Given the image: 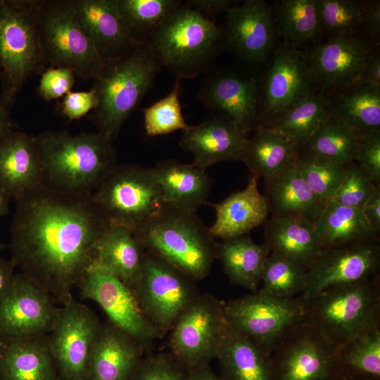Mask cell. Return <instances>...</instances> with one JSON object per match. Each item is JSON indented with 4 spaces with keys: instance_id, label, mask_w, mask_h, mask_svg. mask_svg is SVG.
Segmentation results:
<instances>
[{
    "instance_id": "obj_1",
    "label": "cell",
    "mask_w": 380,
    "mask_h": 380,
    "mask_svg": "<svg viewBox=\"0 0 380 380\" xmlns=\"http://www.w3.org/2000/svg\"><path fill=\"white\" fill-rule=\"evenodd\" d=\"M11 260L20 272L60 306L94 262L97 241L108 224L91 194L68 193L41 184L15 201Z\"/></svg>"
},
{
    "instance_id": "obj_2",
    "label": "cell",
    "mask_w": 380,
    "mask_h": 380,
    "mask_svg": "<svg viewBox=\"0 0 380 380\" xmlns=\"http://www.w3.org/2000/svg\"><path fill=\"white\" fill-rule=\"evenodd\" d=\"M42 184L59 191L91 194L117 165L113 141L99 132L72 134L46 130L34 137Z\"/></svg>"
},
{
    "instance_id": "obj_3",
    "label": "cell",
    "mask_w": 380,
    "mask_h": 380,
    "mask_svg": "<svg viewBox=\"0 0 380 380\" xmlns=\"http://www.w3.org/2000/svg\"><path fill=\"white\" fill-rule=\"evenodd\" d=\"M162 68L148 42L137 43L106 62L92 87L96 106L90 117L98 132L113 141L125 120L152 88Z\"/></svg>"
},
{
    "instance_id": "obj_4",
    "label": "cell",
    "mask_w": 380,
    "mask_h": 380,
    "mask_svg": "<svg viewBox=\"0 0 380 380\" xmlns=\"http://www.w3.org/2000/svg\"><path fill=\"white\" fill-rule=\"evenodd\" d=\"M148 42L162 66L180 80L212 70L214 60L226 48L224 27L186 3L166 18Z\"/></svg>"
},
{
    "instance_id": "obj_5",
    "label": "cell",
    "mask_w": 380,
    "mask_h": 380,
    "mask_svg": "<svg viewBox=\"0 0 380 380\" xmlns=\"http://www.w3.org/2000/svg\"><path fill=\"white\" fill-rule=\"evenodd\" d=\"M305 319L336 347L380 328L379 274L305 300Z\"/></svg>"
},
{
    "instance_id": "obj_6",
    "label": "cell",
    "mask_w": 380,
    "mask_h": 380,
    "mask_svg": "<svg viewBox=\"0 0 380 380\" xmlns=\"http://www.w3.org/2000/svg\"><path fill=\"white\" fill-rule=\"evenodd\" d=\"M134 234L146 251L193 280L205 277L216 257L217 243L196 213L165 205L156 217Z\"/></svg>"
},
{
    "instance_id": "obj_7",
    "label": "cell",
    "mask_w": 380,
    "mask_h": 380,
    "mask_svg": "<svg viewBox=\"0 0 380 380\" xmlns=\"http://www.w3.org/2000/svg\"><path fill=\"white\" fill-rule=\"evenodd\" d=\"M38 2L0 0V98L10 106L25 82L45 63Z\"/></svg>"
},
{
    "instance_id": "obj_8",
    "label": "cell",
    "mask_w": 380,
    "mask_h": 380,
    "mask_svg": "<svg viewBox=\"0 0 380 380\" xmlns=\"http://www.w3.org/2000/svg\"><path fill=\"white\" fill-rule=\"evenodd\" d=\"M109 224L134 232L146 227L165 208L160 187L151 168L138 164L117 165L91 194Z\"/></svg>"
},
{
    "instance_id": "obj_9",
    "label": "cell",
    "mask_w": 380,
    "mask_h": 380,
    "mask_svg": "<svg viewBox=\"0 0 380 380\" xmlns=\"http://www.w3.org/2000/svg\"><path fill=\"white\" fill-rule=\"evenodd\" d=\"M40 45L44 63L95 80L106 62L81 27L70 0L38 2Z\"/></svg>"
},
{
    "instance_id": "obj_10",
    "label": "cell",
    "mask_w": 380,
    "mask_h": 380,
    "mask_svg": "<svg viewBox=\"0 0 380 380\" xmlns=\"http://www.w3.org/2000/svg\"><path fill=\"white\" fill-rule=\"evenodd\" d=\"M226 322L271 355L279 341L305 319L302 296L280 298L260 290L221 303Z\"/></svg>"
},
{
    "instance_id": "obj_11",
    "label": "cell",
    "mask_w": 380,
    "mask_h": 380,
    "mask_svg": "<svg viewBox=\"0 0 380 380\" xmlns=\"http://www.w3.org/2000/svg\"><path fill=\"white\" fill-rule=\"evenodd\" d=\"M190 277L146 251L139 275L131 289L142 312L160 331L171 329L196 296Z\"/></svg>"
},
{
    "instance_id": "obj_12",
    "label": "cell",
    "mask_w": 380,
    "mask_h": 380,
    "mask_svg": "<svg viewBox=\"0 0 380 380\" xmlns=\"http://www.w3.org/2000/svg\"><path fill=\"white\" fill-rule=\"evenodd\" d=\"M272 380H334L340 372L337 347L306 319L270 355Z\"/></svg>"
},
{
    "instance_id": "obj_13",
    "label": "cell",
    "mask_w": 380,
    "mask_h": 380,
    "mask_svg": "<svg viewBox=\"0 0 380 380\" xmlns=\"http://www.w3.org/2000/svg\"><path fill=\"white\" fill-rule=\"evenodd\" d=\"M225 323L221 302L210 295L196 296L171 329V355L186 370L208 365Z\"/></svg>"
},
{
    "instance_id": "obj_14",
    "label": "cell",
    "mask_w": 380,
    "mask_h": 380,
    "mask_svg": "<svg viewBox=\"0 0 380 380\" xmlns=\"http://www.w3.org/2000/svg\"><path fill=\"white\" fill-rule=\"evenodd\" d=\"M101 325L90 308L75 299L60 306L49 334L60 380H87L91 353Z\"/></svg>"
},
{
    "instance_id": "obj_15",
    "label": "cell",
    "mask_w": 380,
    "mask_h": 380,
    "mask_svg": "<svg viewBox=\"0 0 380 380\" xmlns=\"http://www.w3.org/2000/svg\"><path fill=\"white\" fill-rule=\"evenodd\" d=\"M77 286L82 299L96 302L110 324L144 349L158 337L161 331L146 317L132 289L113 274L93 262Z\"/></svg>"
},
{
    "instance_id": "obj_16",
    "label": "cell",
    "mask_w": 380,
    "mask_h": 380,
    "mask_svg": "<svg viewBox=\"0 0 380 380\" xmlns=\"http://www.w3.org/2000/svg\"><path fill=\"white\" fill-rule=\"evenodd\" d=\"M60 307L38 285L20 272L0 300V338H21L49 334Z\"/></svg>"
},
{
    "instance_id": "obj_17",
    "label": "cell",
    "mask_w": 380,
    "mask_h": 380,
    "mask_svg": "<svg viewBox=\"0 0 380 380\" xmlns=\"http://www.w3.org/2000/svg\"><path fill=\"white\" fill-rule=\"evenodd\" d=\"M315 87L305 53L284 44L275 52L266 75L258 127H272Z\"/></svg>"
},
{
    "instance_id": "obj_18",
    "label": "cell",
    "mask_w": 380,
    "mask_h": 380,
    "mask_svg": "<svg viewBox=\"0 0 380 380\" xmlns=\"http://www.w3.org/2000/svg\"><path fill=\"white\" fill-rule=\"evenodd\" d=\"M377 44L361 34L316 43L305 54L315 84L335 92L355 84Z\"/></svg>"
},
{
    "instance_id": "obj_19",
    "label": "cell",
    "mask_w": 380,
    "mask_h": 380,
    "mask_svg": "<svg viewBox=\"0 0 380 380\" xmlns=\"http://www.w3.org/2000/svg\"><path fill=\"white\" fill-rule=\"evenodd\" d=\"M379 267L378 239L324 248L307 271V285L301 296L308 300L328 288L372 277L379 274Z\"/></svg>"
},
{
    "instance_id": "obj_20",
    "label": "cell",
    "mask_w": 380,
    "mask_h": 380,
    "mask_svg": "<svg viewBox=\"0 0 380 380\" xmlns=\"http://www.w3.org/2000/svg\"><path fill=\"white\" fill-rule=\"evenodd\" d=\"M196 98L214 115L234 122L246 136L258 126V87L253 77L210 70L205 73Z\"/></svg>"
},
{
    "instance_id": "obj_21",
    "label": "cell",
    "mask_w": 380,
    "mask_h": 380,
    "mask_svg": "<svg viewBox=\"0 0 380 380\" xmlns=\"http://www.w3.org/2000/svg\"><path fill=\"white\" fill-rule=\"evenodd\" d=\"M225 47L251 63L263 61L273 48L272 8L262 0H246L225 12Z\"/></svg>"
},
{
    "instance_id": "obj_22",
    "label": "cell",
    "mask_w": 380,
    "mask_h": 380,
    "mask_svg": "<svg viewBox=\"0 0 380 380\" xmlns=\"http://www.w3.org/2000/svg\"><path fill=\"white\" fill-rule=\"evenodd\" d=\"M248 139L231 120L213 115L198 125L189 126L179 144L191 153L193 165L206 170L216 163L243 161Z\"/></svg>"
},
{
    "instance_id": "obj_23",
    "label": "cell",
    "mask_w": 380,
    "mask_h": 380,
    "mask_svg": "<svg viewBox=\"0 0 380 380\" xmlns=\"http://www.w3.org/2000/svg\"><path fill=\"white\" fill-rule=\"evenodd\" d=\"M83 31L106 62L137 43L127 27L117 0H70Z\"/></svg>"
},
{
    "instance_id": "obj_24",
    "label": "cell",
    "mask_w": 380,
    "mask_h": 380,
    "mask_svg": "<svg viewBox=\"0 0 380 380\" xmlns=\"http://www.w3.org/2000/svg\"><path fill=\"white\" fill-rule=\"evenodd\" d=\"M42 182V168L34 137L12 130L0 139V188L20 198Z\"/></svg>"
},
{
    "instance_id": "obj_25",
    "label": "cell",
    "mask_w": 380,
    "mask_h": 380,
    "mask_svg": "<svg viewBox=\"0 0 380 380\" xmlns=\"http://www.w3.org/2000/svg\"><path fill=\"white\" fill-rule=\"evenodd\" d=\"M256 175H252L246 186L230 194L220 203L206 202L215 212V220L208 227L213 239H234L248 234L267 220L270 205L266 196L258 190Z\"/></svg>"
},
{
    "instance_id": "obj_26",
    "label": "cell",
    "mask_w": 380,
    "mask_h": 380,
    "mask_svg": "<svg viewBox=\"0 0 380 380\" xmlns=\"http://www.w3.org/2000/svg\"><path fill=\"white\" fill-rule=\"evenodd\" d=\"M145 349L109 322L102 324L91 353L87 380H129Z\"/></svg>"
},
{
    "instance_id": "obj_27",
    "label": "cell",
    "mask_w": 380,
    "mask_h": 380,
    "mask_svg": "<svg viewBox=\"0 0 380 380\" xmlns=\"http://www.w3.org/2000/svg\"><path fill=\"white\" fill-rule=\"evenodd\" d=\"M1 380H60L49 334L0 338Z\"/></svg>"
},
{
    "instance_id": "obj_28",
    "label": "cell",
    "mask_w": 380,
    "mask_h": 380,
    "mask_svg": "<svg viewBox=\"0 0 380 380\" xmlns=\"http://www.w3.org/2000/svg\"><path fill=\"white\" fill-rule=\"evenodd\" d=\"M165 205L184 212L196 213L207 202L212 179L194 165L173 159L158 162L151 168Z\"/></svg>"
},
{
    "instance_id": "obj_29",
    "label": "cell",
    "mask_w": 380,
    "mask_h": 380,
    "mask_svg": "<svg viewBox=\"0 0 380 380\" xmlns=\"http://www.w3.org/2000/svg\"><path fill=\"white\" fill-rule=\"evenodd\" d=\"M265 243L305 271L324 250L315 222L295 217H272L265 222Z\"/></svg>"
},
{
    "instance_id": "obj_30",
    "label": "cell",
    "mask_w": 380,
    "mask_h": 380,
    "mask_svg": "<svg viewBox=\"0 0 380 380\" xmlns=\"http://www.w3.org/2000/svg\"><path fill=\"white\" fill-rule=\"evenodd\" d=\"M145 251L132 229L108 223L96 244L94 263L132 289L139 275Z\"/></svg>"
},
{
    "instance_id": "obj_31",
    "label": "cell",
    "mask_w": 380,
    "mask_h": 380,
    "mask_svg": "<svg viewBox=\"0 0 380 380\" xmlns=\"http://www.w3.org/2000/svg\"><path fill=\"white\" fill-rule=\"evenodd\" d=\"M215 358L224 380H272L270 355L227 322Z\"/></svg>"
},
{
    "instance_id": "obj_32",
    "label": "cell",
    "mask_w": 380,
    "mask_h": 380,
    "mask_svg": "<svg viewBox=\"0 0 380 380\" xmlns=\"http://www.w3.org/2000/svg\"><path fill=\"white\" fill-rule=\"evenodd\" d=\"M272 217H295L315 221L326 203L313 193L293 164L265 182Z\"/></svg>"
},
{
    "instance_id": "obj_33",
    "label": "cell",
    "mask_w": 380,
    "mask_h": 380,
    "mask_svg": "<svg viewBox=\"0 0 380 380\" xmlns=\"http://www.w3.org/2000/svg\"><path fill=\"white\" fill-rule=\"evenodd\" d=\"M299 153L300 148L276 128L259 126L248 139L243 162L266 182L293 165Z\"/></svg>"
},
{
    "instance_id": "obj_34",
    "label": "cell",
    "mask_w": 380,
    "mask_h": 380,
    "mask_svg": "<svg viewBox=\"0 0 380 380\" xmlns=\"http://www.w3.org/2000/svg\"><path fill=\"white\" fill-rule=\"evenodd\" d=\"M270 253L266 243H255L248 234L222 240L216 246V257L229 279L252 293L258 291Z\"/></svg>"
},
{
    "instance_id": "obj_35",
    "label": "cell",
    "mask_w": 380,
    "mask_h": 380,
    "mask_svg": "<svg viewBox=\"0 0 380 380\" xmlns=\"http://www.w3.org/2000/svg\"><path fill=\"white\" fill-rule=\"evenodd\" d=\"M328 98L331 113L362 139L380 131V89L354 84Z\"/></svg>"
},
{
    "instance_id": "obj_36",
    "label": "cell",
    "mask_w": 380,
    "mask_h": 380,
    "mask_svg": "<svg viewBox=\"0 0 380 380\" xmlns=\"http://www.w3.org/2000/svg\"><path fill=\"white\" fill-rule=\"evenodd\" d=\"M276 30L284 44L298 49L308 43L316 44L322 34L318 0H281L272 9Z\"/></svg>"
},
{
    "instance_id": "obj_37",
    "label": "cell",
    "mask_w": 380,
    "mask_h": 380,
    "mask_svg": "<svg viewBox=\"0 0 380 380\" xmlns=\"http://www.w3.org/2000/svg\"><path fill=\"white\" fill-rule=\"evenodd\" d=\"M315 225L324 249L375 239L369 236L361 209L343 206L333 200L327 202Z\"/></svg>"
},
{
    "instance_id": "obj_38",
    "label": "cell",
    "mask_w": 380,
    "mask_h": 380,
    "mask_svg": "<svg viewBox=\"0 0 380 380\" xmlns=\"http://www.w3.org/2000/svg\"><path fill=\"white\" fill-rule=\"evenodd\" d=\"M331 113L328 97L315 91L285 113L272 127L300 149Z\"/></svg>"
},
{
    "instance_id": "obj_39",
    "label": "cell",
    "mask_w": 380,
    "mask_h": 380,
    "mask_svg": "<svg viewBox=\"0 0 380 380\" xmlns=\"http://www.w3.org/2000/svg\"><path fill=\"white\" fill-rule=\"evenodd\" d=\"M361 140L346 123L331 113L300 150L348 164L356 160Z\"/></svg>"
},
{
    "instance_id": "obj_40",
    "label": "cell",
    "mask_w": 380,
    "mask_h": 380,
    "mask_svg": "<svg viewBox=\"0 0 380 380\" xmlns=\"http://www.w3.org/2000/svg\"><path fill=\"white\" fill-rule=\"evenodd\" d=\"M341 370L360 380H380V328L337 347Z\"/></svg>"
},
{
    "instance_id": "obj_41",
    "label": "cell",
    "mask_w": 380,
    "mask_h": 380,
    "mask_svg": "<svg viewBox=\"0 0 380 380\" xmlns=\"http://www.w3.org/2000/svg\"><path fill=\"white\" fill-rule=\"evenodd\" d=\"M120 13L134 39L146 42L182 4L177 0H117Z\"/></svg>"
},
{
    "instance_id": "obj_42",
    "label": "cell",
    "mask_w": 380,
    "mask_h": 380,
    "mask_svg": "<svg viewBox=\"0 0 380 380\" xmlns=\"http://www.w3.org/2000/svg\"><path fill=\"white\" fill-rule=\"evenodd\" d=\"M348 164L300 149L294 163L311 190L324 203L334 196L346 176Z\"/></svg>"
},
{
    "instance_id": "obj_43",
    "label": "cell",
    "mask_w": 380,
    "mask_h": 380,
    "mask_svg": "<svg viewBox=\"0 0 380 380\" xmlns=\"http://www.w3.org/2000/svg\"><path fill=\"white\" fill-rule=\"evenodd\" d=\"M260 291L274 297L292 298L301 296L307 285V271L270 252L261 277Z\"/></svg>"
},
{
    "instance_id": "obj_44",
    "label": "cell",
    "mask_w": 380,
    "mask_h": 380,
    "mask_svg": "<svg viewBox=\"0 0 380 380\" xmlns=\"http://www.w3.org/2000/svg\"><path fill=\"white\" fill-rule=\"evenodd\" d=\"M322 34L328 39L362 34L365 2L355 0H318Z\"/></svg>"
},
{
    "instance_id": "obj_45",
    "label": "cell",
    "mask_w": 380,
    "mask_h": 380,
    "mask_svg": "<svg viewBox=\"0 0 380 380\" xmlns=\"http://www.w3.org/2000/svg\"><path fill=\"white\" fill-rule=\"evenodd\" d=\"M181 80L177 79L171 91L151 106L143 108L144 129L148 136L156 137L186 129L179 101Z\"/></svg>"
},
{
    "instance_id": "obj_46",
    "label": "cell",
    "mask_w": 380,
    "mask_h": 380,
    "mask_svg": "<svg viewBox=\"0 0 380 380\" xmlns=\"http://www.w3.org/2000/svg\"><path fill=\"white\" fill-rule=\"evenodd\" d=\"M376 185L366 170L353 161L348 165L346 176L331 200L343 206L362 210Z\"/></svg>"
},
{
    "instance_id": "obj_47",
    "label": "cell",
    "mask_w": 380,
    "mask_h": 380,
    "mask_svg": "<svg viewBox=\"0 0 380 380\" xmlns=\"http://www.w3.org/2000/svg\"><path fill=\"white\" fill-rule=\"evenodd\" d=\"M187 370L172 355L144 357L129 380H186Z\"/></svg>"
},
{
    "instance_id": "obj_48",
    "label": "cell",
    "mask_w": 380,
    "mask_h": 380,
    "mask_svg": "<svg viewBox=\"0 0 380 380\" xmlns=\"http://www.w3.org/2000/svg\"><path fill=\"white\" fill-rule=\"evenodd\" d=\"M75 73L63 67H50L42 74L38 92L46 101L64 96L71 91L75 79Z\"/></svg>"
},
{
    "instance_id": "obj_49",
    "label": "cell",
    "mask_w": 380,
    "mask_h": 380,
    "mask_svg": "<svg viewBox=\"0 0 380 380\" xmlns=\"http://www.w3.org/2000/svg\"><path fill=\"white\" fill-rule=\"evenodd\" d=\"M355 161L366 170L376 184H380V131L361 140Z\"/></svg>"
},
{
    "instance_id": "obj_50",
    "label": "cell",
    "mask_w": 380,
    "mask_h": 380,
    "mask_svg": "<svg viewBox=\"0 0 380 380\" xmlns=\"http://www.w3.org/2000/svg\"><path fill=\"white\" fill-rule=\"evenodd\" d=\"M96 106V96L91 88L86 91H69L63 99L61 112L70 120H77L91 112Z\"/></svg>"
},
{
    "instance_id": "obj_51",
    "label": "cell",
    "mask_w": 380,
    "mask_h": 380,
    "mask_svg": "<svg viewBox=\"0 0 380 380\" xmlns=\"http://www.w3.org/2000/svg\"><path fill=\"white\" fill-rule=\"evenodd\" d=\"M380 34V1H365L362 34L376 44L379 43Z\"/></svg>"
},
{
    "instance_id": "obj_52",
    "label": "cell",
    "mask_w": 380,
    "mask_h": 380,
    "mask_svg": "<svg viewBox=\"0 0 380 380\" xmlns=\"http://www.w3.org/2000/svg\"><path fill=\"white\" fill-rule=\"evenodd\" d=\"M366 219L369 236L377 238L380 232V185H376L374 191L362 208Z\"/></svg>"
},
{
    "instance_id": "obj_53",
    "label": "cell",
    "mask_w": 380,
    "mask_h": 380,
    "mask_svg": "<svg viewBox=\"0 0 380 380\" xmlns=\"http://www.w3.org/2000/svg\"><path fill=\"white\" fill-rule=\"evenodd\" d=\"M234 2L231 0H189L186 4L205 17L214 20L217 14L226 12L233 6Z\"/></svg>"
},
{
    "instance_id": "obj_54",
    "label": "cell",
    "mask_w": 380,
    "mask_h": 380,
    "mask_svg": "<svg viewBox=\"0 0 380 380\" xmlns=\"http://www.w3.org/2000/svg\"><path fill=\"white\" fill-rule=\"evenodd\" d=\"M355 84H367L380 89V53L379 49L368 60Z\"/></svg>"
},
{
    "instance_id": "obj_55",
    "label": "cell",
    "mask_w": 380,
    "mask_h": 380,
    "mask_svg": "<svg viewBox=\"0 0 380 380\" xmlns=\"http://www.w3.org/2000/svg\"><path fill=\"white\" fill-rule=\"evenodd\" d=\"M15 266L11 259L0 257V300L11 286Z\"/></svg>"
},
{
    "instance_id": "obj_56",
    "label": "cell",
    "mask_w": 380,
    "mask_h": 380,
    "mask_svg": "<svg viewBox=\"0 0 380 380\" xmlns=\"http://www.w3.org/2000/svg\"><path fill=\"white\" fill-rule=\"evenodd\" d=\"M10 107L0 98V139L15 129L14 122L9 113Z\"/></svg>"
},
{
    "instance_id": "obj_57",
    "label": "cell",
    "mask_w": 380,
    "mask_h": 380,
    "mask_svg": "<svg viewBox=\"0 0 380 380\" xmlns=\"http://www.w3.org/2000/svg\"><path fill=\"white\" fill-rule=\"evenodd\" d=\"M186 380H224L215 374L208 365L187 370Z\"/></svg>"
},
{
    "instance_id": "obj_58",
    "label": "cell",
    "mask_w": 380,
    "mask_h": 380,
    "mask_svg": "<svg viewBox=\"0 0 380 380\" xmlns=\"http://www.w3.org/2000/svg\"><path fill=\"white\" fill-rule=\"evenodd\" d=\"M10 198L0 188V217L6 215L9 210Z\"/></svg>"
},
{
    "instance_id": "obj_59",
    "label": "cell",
    "mask_w": 380,
    "mask_h": 380,
    "mask_svg": "<svg viewBox=\"0 0 380 380\" xmlns=\"http://www.w3.org/2000/svg\"><path fill=\"white\" fill-rule=\"evenodd\" d=\"M334 380H360V379L351 377L346 374L340 369L339 374L336 376V377Z\"/></svg>"
},
{
    "instance_id": "obj_60",
    "label": "cell",
    "mask_w": 380,
    "mask_h": 380,
    "mask_svg": "<svg viewBox=\"0 0 380 380\" xmlns=\"http://www.w3.org/2000/svg\"><path fill=\"white\" fill-rule=\"evenodd\" d=\"M6 247V245L0 240V251L4 249Z\"/></svg>"
}]
</instances>
